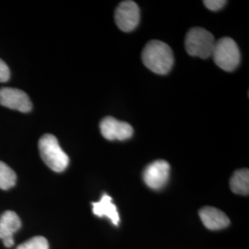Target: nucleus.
I'll list each match as a JSON object with an SVG mask.
<instances>
[{
	"instance_id": "1",
	"label": "nucleus",
	"mask_w": 249,
	"mask_h": 249,
	"mask_svg": "<svg viewBox=\"0 0 249 249\" xmlns=\"http://www.w3.org/2000/svg\"><path fill=\"white\" fill-rule=\"evenodd\" d=\"M142 59L151 71L159 75L167 74L174 65V54L171 47L159 40H152L145 45Z\"/></svg>"
},
{
	"instance_id": "2",
	"label": "nucleus",
	"mask_w": 249,
	"mask_h": 249,
	"mask_svg": "<svg viewBox=\"0 0 249 249\" xmlns=\"http://www.w3.org/2000/svg\"><path fill=\"white\" fill-rule=\"evenodd\" d=\"M40 155L45 164L56 173H61L68 167L70 158L63 151L57 139L51 134H45L39 141Z\"/></svg>"
},
{
	"instance_id": "3",
	"label": "nucleus",
	"mask_w": 249,
	"mask_h": 249,
	"mask_svg": "<svg viewBox=\"0 0 249 249\" xmlns=\"http://www.w3.org/2000/svg\"><path fill=\"white\" fill-rule=\"evenodd\" d=\"M212 56L215 64L225 71H234L240 63L238 45L229 37H223L215 42Z\"/></svg>"
},
{
	"instance_id": "4",
	"label": "nucleus",
	"mask_w": 249,
	"mask_h": 249,
	"mask_svg": "<svg viewBox=\"0 0 249 249\" xmlns=\"http://www.w3.org/2000/svg\"><path fill=\"white\" fill-rule=\"evenodd\" d=\"M215 39L213 36L200 27H195L188 31L185 40L187 53L192 56L208 58L212 56Z\"/></svg>"
},
{
	"instance_id": "5",
	"label": "nucleus",
	"mask_w": 249,
	"mask_h": 249,
	"mask_svg": "<svg viewBox=\"0 0 249 249\" xmlns=\"http://www.w3.org/2000/svg\"><path fill=\"white\" fill-rule=\"evenodd\" d=\"M141 10L134 1H123L116 8L115 20L117 27L124 33L133 31L139 25Z\"/></svg>"
},
{
	"instance_id": "6",
	"label": "nucleus",
	"mask_w": 249,
	"mask_h": 249,
	"mask_svg": "<svg viewBox=\"0 0 249 249\" xmlns=\"http://www.w3.org/2000/svg\"><path fill=\"white\" fill-rule=\"evenodd\" d=\"M170 177V164L163 160H157L149 164L143 172V180L151 189H160L166 185Z\"/></svg>"
},
{
	"instance_id": "7",
	"label": "nucleus",
	"mask_w": 249,
	"mask_h": 249,
	"mask_svg": "<svg viewBox=\"0 0 249 249\" xmlns=\"http://www.w3.org/2000/svg\"><path fill=\"white\" fill-rule=\"evenodd\" d=\"M100 129L103 137L108 141H124L133 135V127L130 124L111 116H107L101 121Z\"/></svg>"
},
{
	"instance_id": "8",
	"label": "nucleus",
	"mask_w": 249,
	"mask_h": 249,
	"mask_svg": "<svg viewBox=\"0 0 249 249\" xmlns=\"http://www.w3.org/2000/svg\"><path fill=\"white\" fill-rule=\"evenodd\" d=\"M0 105L22 113H28L33 108L32 102L26 93L14 88L0 89Z\"/></svg>"
},
{
	"instance_id": "9",
	"label": "nucleus",
	"mask_w": 249,
	"mask_h": 249,
	"mask_svg": "<svg viewBox=\"0 0 249 249\" xmlns=\"http://www.w3.org/2000/svg\"><path fill=\"white\" fill-rule=\"evenodd\" d=\"M21 226L18 214L12 211H7L0 218V239L3 240L6 248H11L14 245L13 234Z\"/></svg>"
},
{
	"instance_id": "10",
	"label": "nucleus",
	"mask_w": 249,
	"mask_h": 249,
	"mask_svg": "<svg viewBox=\"0 0 249 249\" xmlns=\"http://www.w3.org/2000/svg\"><path fill=\"white\" fill-rule=\"evenodd\" d=\"M199 217L205 226L210 230H220L230 224L228 216L219 209L204 207L199 211Z\"/></svg>"
},
{
	"instance_id": "11",
	"label": "nucleus",
	"mask_w": 249,
	"mask_h": 249,
	"mask_svg": "<svg viewBox=\"0 0 249 249\" xmlns=\"http://www.w3.org/2000/svg\"><path fill=\"white\" fill-rule=\"evenodd\" d=\"M92 212L98 217L106 216L115 225H118L120 222L116 206L113 203L112 197L107 194H104L98 202L92 203Z\"/></svg>"
},
{
	"instance_id": "12",
	"label": "nucleus",
	"mask_w": 249,
	"mask_h": 249,
	"mask_svg": "<svg viewBox=\"0 0 249 249\" xmlns=\"http://www.w3.org/2000/svg\"><path fill=\"white\" fill-rule=\"evenodd\" d=\"M230 187L233 193L248 196L249 193V169L235 171L230 180Z\"/></svg>"
},
{
	"instance_id": "13",
	"label": "nucleus",
	"mask_w": 249,
	"mask_h": 249,
	"mask_svg": "<svg viewBox=\"0 0 249 249\" xmlns=\"http://www.w3.org/2000/svg\"><path fill=\"white\" fill-rule=\"evenodd\" d=\"M16 180V173L8 164L0 160V188L8 190L15 186Z\"/></svg>"
},
{
	"instance_id": "14",
	"label": "nucleus",
	"mask_w": 249,
	"mask_h": 249,
	"mask_svg": "<svg viewBox=\"0 0 249 249\" xmlns=\"http://www.w3.org/2000/svg\"><path fill=\"white\" fill-rule=\"evenodd\" d=\"M16 249H49V245L45 237L36 236L22 243Z\"/></svg>"
},
{
	"instance_id": "15",
	"label": "nucleus",
	"mask_w": 249,
	"mask_h": 249,
	"mask_svg": "<svg viewBox=\"0 0 249 249\" xmlns=\"http://www.w3.org/2000/svg\"><path fill=\"white\" fill-rule=\"evenodd\" d=\"M227 1L225 0H205L203 1V4L206 6V8L213 10V11H217L223 9V7L226 5Z\"/></svg>"
},
{
	"instance_id": "16",
	"label": "nucleus",
	"mask_w": 249,
	"mask_h": 249,
	"mask_svg": "<svg viewBox=\"0 0 249 249\" xmlns=\"http://www.w3.org/2000/svg\"><path fill=\"white\" fill-rule=\"evenodd\" d=\"M10 72L9 67L2 59H0V82H6L9 80Z\"/></svg>"
}]
</instances>
